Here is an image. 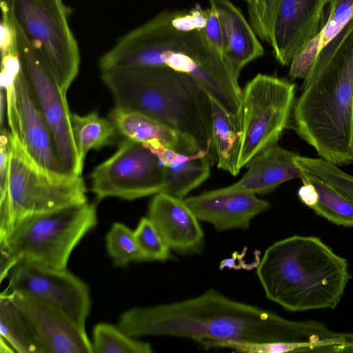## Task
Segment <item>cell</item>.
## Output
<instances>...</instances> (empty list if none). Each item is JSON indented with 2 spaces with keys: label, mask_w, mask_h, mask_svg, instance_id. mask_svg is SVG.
Returning <instances> with one entry per match:
<instances>
[{
  "label": "cell",
  "mask_w": 353,
  "mask_h": 353,
  "mask_svg": "<svg viewBox=\"0 0 353 353\" xmlns=\"http://www.w3.org/2000/svg\"><path fill=\"white\" fill-rule=\"evenodd\" d=\"M208 8L165 10L123 35L99 61L117 68L167 67L191 77L241 126L239 77L205 33Z\"/></svg>",
  "instance_id": "cell-1"
},
{
  "label": "cell",
  "mask_w": 353,
  "mask_h": 353,
  "mask_svg": "<svg viewBox=\"0 0 353 353\" xmlns=\"http://www.w3.org/2000/svg\"><path fill=\"white\" fill-rule=\"evenodd\" d=\"M292 320L210 288L184 301L123 312L117 326L133 337L188 338L213 348L220 342H285Z\"/></svg>",
  "instance_id": "cell-2"
},
{
  "label": "cell",
  "mask_w": 353,
  "mask_h": 353,
  "mask_svg": "<svg viewBox=\"0 0 353 353\" xmlns=\"http://www.w3.org/2000/svg\"><path fill=\"white\" fill-rule=\"evenodd\" d=\"M301 88L292 128L321 158L353 163V19L320 51Z\"/></svg>",
  "instance_id": "cell-3"
},
{
  "label": "cell",
  "mask_w": 353,
  "mask_h": 353,
  "mask_svg": "<svg viewBox=\"0 0 353 353\" xmlns=\"http://www.w3.org/2000/svg\"><path fill=\"white\" fill-rule=\"evenodd\" d=\"M101 78L115 108L145 114L190 137L216 163L211 98L191 77L153 66L112 68Z\"/></svg>",
  "instance_id": "cell-4"
},
{
  "label": "cell",
  "mask_w": 353,
  "mask_h": 353,
  "mask_svg": "<svg viewBox=\"0 0 353 353\" xmlns=\"http://www.w3.org/2000/svg\"><path fill=\"white\" fill-rule=\"evenodd\" d=\"M256 273L266 298L291 312L335 308L350 279L345 259L318 237L298 235L270 245Z\"/></svg>",
  "instance_id": "cell-5"
},
{
  "label": "cell",
  "mask_w": 353,
  "mask_h": 353,
  "mask_svg": "<svg viewBox=\"0 0 353 353\" xmlns=\"http://www.w3.org/2000/svg\"><path fill=\"white\" fill-rule=\"evenodd\" d=\"M97 221L96 205L88 202L31 214L16 223L0 249L18 263L66 270L72 251Z\"/></svg>",
  "instance_id": "cell-6"
},
{
  "label": "cell",
  "mask_w": 353,
  "mask_h": 353,
  "mask_svg": "<svg viewBox=\"0 0 353 353\" xmlns=\"http://www.w3.org/2000/svg\"><path fill=\"white\" fill-rule=\"evenodd\" d=\"M9 141L8 201L13 229L29 215L88 202L81 176L41 165L10 132Z\"/></svg>",
  "instance_id": "cell-7"
},
{
  "label": "cell",
  "mask_w": 353,
  "mask_h": 353,
  "mask_svg": "<svg viewBox=\"0 0 353 353\" xmlns=\"http://www.w3.org/2000/svg\"><path fill=\"white\" fill-rule=\"evenodd\" d=\"M10 14L61 90L79 73L80 52L62 0H5Z\"/></svg>",
  "instance_id": "cell-8"
},
{
  "label": "cell",
  "mask_w": 353,
  "mask_h": 353,
  "mask_svg": "<svg viewBox=\"0 0 353 353\" xmlns=\"http://www.w3.org/2000/svg\"><path fill=\"white\" fill-rule=\"evenodd\" d=\"M295 88L294 83L285 79L263 74L246 84L241 96L240 170L277 144L290 122Z\"/></svg>",
  "instance_id": "cell-9"
},
{
  "label": "cell",
  "mask_w": 353,
  "mask_h": 353,
  "mask_svg": "<svg viewBox=\"0 0 353 353\" xmlns=\"http://www.w3.org/2000/svg\"><path fill=\"white\" fill-rule=\"evenodd\" d=\"M11 15V14H10ZM17 37L19 58L32 96L52 137L57 154L63 171L81 176V164L74 143L66 93L48 70L12 16Z\"/></svg>",
  "instance_id": "cell-10"
},
{
  "label": "cell",
  "mask_w": 353,
  "mask_h": 353,
  "mask_svg": "<svg viewBox=\"0 0 353 353\" xmlns=\"http://www.w3.org/2000/svg\"><path fill=\"white\" fill-rule=\"evenodd\" d=\"M90 177L91 190L98 200H134L162 192L163 165L143 143L125 138L116 152L94 168Z\"/></svg>",
  "instance_id": "cell-11"
},
{
  "label": "cell",
  "mask_w": 353,
  "mask_h": 353,
  "mask_svg": "<svg viewBox=\"0 0 353 353\" xmlns=\"http://www.w3.org/2000/svg\"><path fill=\"white\" fill-rule=\"evenodd\" d=\"M8 277L10 292L25 294L50 304L85 328L91 308L89 288L68 270L43 269L21 261Z\"/></svg>",
  "instance_id": "cell-12"
},
{
  "label": "cell",
  "mask_w": 353,
  "mask_h": 353,
  "mask_svg": "<svg viewBox=\"0 0 353 353\" xmlns=\"http://www.w3.org/2000/svg\"><path fill=\"white\" fill-rule=\"evenodd\" d=\"M10 293L28 319L43 353H93L85 329L63 312L31 296Z\"/></svg>",
  "instance_id": "cell-13"
},
{
  "label": "cell",
  "mask_w": 353,
  "mask_h": 353,
  "mask_svg": "<svg viewBox=\"0 0 353 353\" xmlns=\"http://www.w3.org/2000/svg\"><path fill=\"white\" fill-rule=\"evenodd\" d=\"M324 10L325 0H280L269 43L281 65H290L318 35L323 23Z\"/></svg>",
  "instance_id": "cell-14"
},
{
  "label": "cell",
  "mask_w": 353,
  "mask_h": 353,
  "mask_svg": "<svg viewBox=\"0 0 353 353\" xmlns=\"http://www.w3.org/2000/svg\"><path fill=\"white\" fill-rule=\"evenodd\" d=\"M183 199L200 221L212 224L218 232L248 229L256 216L270 208L256 194L228 186Z\"/></svg>",
  "instance_id": "cell-15"
},
{
  "label": "cell",
  "mask_w": 353,
  "mask_h": 353,
  "mask_svg": "<svg viewBox=\"0 0 353 353\" xmlns=\"http://www.w3.org/2000/svg\"><path fill=\"white\" fill-rule=\"evenodd\" d=\"M147 216L170 250L183 255L202 252L205 245L203 230L183 199L158 193L149 204Z\"/></svg>",
  "instance_id": "cell-16"
},
{
  "label": "cell",
  "mask_w": 353,
  "mask_h": 353,
  "mask_svg": "<svg viewBox=\"0 0 353 353\" xmlns=\"http://www.w3.org/2000/svg\"><path fill=\"white\" fill-rule=\"evenodd\" d=\"M143 143L163 165V185L161 193L184 199L209 178L213 162L200 147L175 150L159 141Z\"/></svg>",
  "instance_id": "cell-17"
},
{
  "label": "cell",
  "mask_w": 353,
  "mask_h": 353,
  "mask_svg": "<svg viewBox=\"0 0 353 353\" xmlns=\"http://www.w3.org/2000/svg\"><path fill=\"white\" fill-rule=\"evenodd\" d=\"M15 89L21 123L19 141L39 164L54 172L65 173L57 154L51 132L37 105L22 68L15 79Z\"/></svg>",
  "instance_id": "cell-18"
},
{
  "label": "cell",
  "mask_w": 353,
  "mask_h": 353,
  "mask_svg": "<svg viewBox=\"0 0 353 353\" xmlns=\"http://www.w3.org/2000/svg\"><path fill=\"white\" fill-rule=\"evenodd\" d=\"M208 1L219 16L224 57L239 77L248 63L263 54V48L250 23L230 0Z\"/></svg>",
  "instance_id": "cell-19"
},
{
  "label": "cell",
  "mask_w": 353,
  "mask_h": 353,
  "mask_svg": "<svg viewBox=\"0 0 353 353\" xmlns=\"http://www.w3.org/2000/svg\"><path fill=\"white\" fill-rule=\"evenodd\" d=\"M297 154L277 144L270 146L250 162L248 171L239 181L228 187L263 195L287 181L301 179L302 172L294 160Z\"/></svg>",
  "instance_id": "cell-20"
},
{
  "label": "cell",
  "mask_w": 353,
  "mask_h": 353,
  "mask_svg": "<svg viewBox=\"0 0 353 353\" xmlns=\"http://www.w3.org/2000/svg\"><path fill=\"white\" fill-rule=\"evenodd\" d=\"M109 119L112 121L119 133L125 138L137 142L159 141L175 150H181L198 145L190 137L179 134L158 121L137 112L124 110L114 107L109 114Z\"/></svg>",
  "instance_id": "cell-21"
},
{
  "label": "cell",
  "mask_w": 353,
  "mask_h": 353,
  "mask_svg": "<svg viewBox=\"0 0 353 353\" xmlns=\"http://www.w3.org/2000/svg\"><path fill=\"white\" fill-rule=\"evenodd\" d=\"M327 14L318 35L293 59L290 77L305 79L320 51L353 19V0H325Z\"/></svg>",
  "instance_id": "cell-22"
},
{
  "label": "cell",
  "mask_w": 353,
  "mask_h": 353,
  "mask_svg": "<svg viewBox=\"0 0 353 353\" xmlns=\"http://www.w3.org/2000/svg\"><path fill=\"white\" fill-rule=\"evenodd\" d=\"M211 101L212 143L216 163L219 168L236 176L240 171L238 166L240 132L228 112L212 98Z\"/></svg>",
  "instance_id": "cell-23"
},
{
  "label": "cell",
  "mask_w": 353,
  "mask_h": 353,
  "mask_svg": "<svg viewBox=\"0 0 353 353\" xmlns=\"http://www.w3.org/2000/svg\"><path fill=\"white\" fill-rule=\"evenodd\" d=\"M0 334L18 353H43L28 319L8 290L0 295Z\"/></svg>",
  "instance_id": "cell-24"
},
{
  "label": "cell",
  "mask_w": 353,
  "mask_h": 353,
  "mask_svg": "<svg viewBox=\"0 0 353 353\" xmlns=\"http://www.w3.org/2000/svg\"><path fill=\"white\" fill-rule=\"evenodd\" d=\"M72 134L78 157L83 166L87 153L112 143L117 130L110 119L92 112L85 115L71 113Z\"/></svg>",
  "instance_id": "cell-25"
},
{
  "label": "cell",
  "mask_w": 353,
  "mask_h": 353,
  "mask_svg": "<svg viewBox=\"0 0 353 353\" xmlns=\"http://www.w3.org/2000/svg\"><path fill=\"white\" fill-rule=\"evenodd\" d=\"M301 180H307L318 194L316 203L311 208L327 220L343 226H353V203L319 177L302 171Z\"/></svg>",
  "instance_id": "cell-26"
},
{
  "label": "cell",
  "mask_w": 353,
  "mask_h": 353,
  "mask_svg": "<svg viewBox=\"0 0 353 353\" xmlns=\"http://www.w3.org/2000/svg\"><path fill=\"white\" fill-rule=\"evenodd\" d=\"M93 353H152L150 343L136 340L117 325L97 324L93 330Z\"/></svg>",
  "instance_id": "cell-27"
},
{
  "label": "cell",
  "mask_w": 353,
  "mask_h": 353,
  "mask_svg": "<svg viewBox=\"0 0 353 353\" xmlns=\"http://www.w3.org/2000/svg\"><path fill=\"white\" fill-rule=\"evenodd\" d=\"M294 160L301 170L328 183L353 203V176L321 157L311 158L297 154Z\"/></svg>",
  "instance_id": "cell-28"
},
{
  "label": "cell",
  "mask_w": 353,
  "mask_h": 353,
  "mask_svg": "<svg viewBox=\"0 0 353 353\" xmlns=\"http://www.w3.org/2000/svg\"><path fill=\"white\" fill-rule=\"evenodd\" d=\"M106 248L114 265L124 266L131 261H146L134 231L121 223H114L106 235Z\"/></svg>",
  "instance_id": "cell-29"
},
{
  "label": "cell",
  "mask_w": 353,
  "mask_h": 353,
  "mask_svg": "<svg viewBox=\"0 0 353 353\" xmlns=\"http://www.w3.org/2000/svg\"><path fill=\"white\" fill-rule=\"evenodd\" d=\"M134 231L146 261H165L170 259V248L148 216L140 219Z\"/></svg>",
  "instance_id": "cell-30"
},
{
  "label": "cell",
  "mask_w": 353,
  "mask_h": 353,
  "mask_svg": "<svg viewBox=\"0 0 353 353\" xmlns=\"http://www.w3.org/2000/svg\"><path fill=\"white\" fill-rule=\"evenodd\" d=\"M280 0H252L248 3L250 23L257 36L270 42L272 25Z\"/></svg>",
  "instance_id": "cell-31"
},
{
  "label": "cell",
  "mask_w": 353,
  "mask_h": 353,
  "mask_svg": "<svg viewBox=\"0 0 353 353\" xmlns=\"http://www.w3.org/2000/svg\"><path fill=\"white\" fill-rule=\"evenodd\" d=\"M204 30L209 41L216 49L223 54V37L220 21L216 11L210 6L208 8Z\"/></svg>",
  "instance_id": "cell-32"
},
{
  "label": "cell",
  "mask_w": 353,
  "mask_h": 353,
  "mask_svg": "<svg viewBox=\"0 0 353 353\" xmlns=\"http://www.w3.org/2000/svg\"><path fill=\"white\" fill-rule=\"evenodd\" d=\"M303 185L298 191L300 200L312 208L317 202L318 194L314 185L307 180H302Z\"/></svg>",
  "instance_id": "cell-33"
},
{
  "label": "cell",
  "mask_w": 353,
  "mask_h": 353,
  "mask_svg": "<svg viewBox=\"0 0 353 353\" xmlns=\"http://www.w3.org/2000/svg\"><path fill=\"white\" fill-rule=\"evenodd\" d=\"M14 352L12 347L2 336H0V352L12 353Z\"/></svg>",
  "instance_id": "cell-34"
},
{
  "label": "cell",
  "mask_w": 353,
  "mask_h": 353,
  "mask_svg": "<svg viewBox=\"0 0 353 353\" xmlns=\"http://www.w3.org/2000/svg\"><path fill=\"white\" fill-rule=\"evenodd\" d=\"M245 1L248 2V3H250L252 0H245Z\"/></svg>",
  "instance_id": "cell-35"
}]
</instances>
